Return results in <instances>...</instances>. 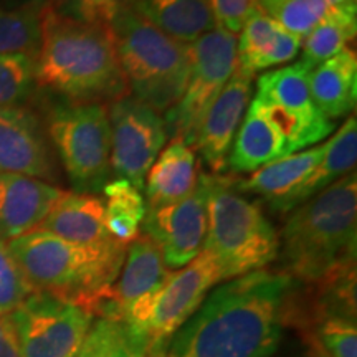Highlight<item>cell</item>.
Masks as SVG:
<instances>
[{
    "label": "cell",
    "mask_w": 357,
    "mask_h": 357,
    "mask_svg": "<svg viewBox=\"0 0 357 357\" xmlns=\"http://www.w3.org/2000/svg\"><path fill=\"white\" fill-rule=\"evenodd\" d=\"M35 84V56H0V108L19 106Z\"/></svg>",
    "instance_id": "4dcf8cb0"
},
{
    "label": "cell",
    "mask_w": 357,
    "mask_h": 357,
    "mask_svg": "<svg viewBox=\"0 0 357 357\" xmlns=\"http://www.w3.org/2000/svg\"><path fill=\"white\" fill-rule=\"evenodd\" d=\"M314 342L329 357H357L356 319L346 316L318 318Z\"/></svg>",
    "instance_id": "1f68e13d"
},
{
    "label": "cell",
    "mask_w": 357,
    "mask_h": 357,
    "mask_svg": "<svg viewBox=\"0 0 357 357\" xmlns=\"http://www.w3.org/2000/svg\"><path fill=\"white\" fill-rule=\"evenodd\" d=\"M29 294H32V289L8 252L7 243L0 240V312L10 314Z\"/></svg>",
    "instance_id": "d6a6232c"
},
{
    "label": "cell",
    "mask_w": 357,
    "mask_h": 357,
    "mask_svg": "<svg viewBox=\"0 0 357 357\" xmlns=\"http://www.w3.org/2000/svg\"><path fill=\"white\" fill-rule=\"evenodd\" d=\"M63 190L22 174L0 172V240L37 229Z\"/></svg>",
    "instance_id": "e0dca14e"
},
{
    "label": "cell",
    "mask_w": 357,
    "mask_h": 357,
    "mask_svg": "<svg viewBox=\"0 0 357 357\" xmlns=\"http://www.w3.org/2000/svg\"><path fill=\"white\" fill-rule=\"evenodd\" d=\"M328 3L331 7H337V6H346V3H357V0H328Z\"/></svg>",
    "instance_id": "74e56055"
},
{
    "label": "cell",
    "mask_w": 357,
    "mask_h": 357,
    "mask_svg": "<svg viewBox=\"0 0 357 357\" xmlns=\"http://www.w3.org/2000/svg\"><path fill=\"white\" fill-rule=\"evenodd\" d=\"M310 93L314 106L326 118L337 119L356 108L357 56L354 50H342L311 70Z\"/></svg>",
    "instance_id": "7402d4cb"
},
{
    "label": "cell",
    "mask_w": 357,
    "mask_h": 357,
    "mask_svg": "<svg viewBox=\"0 0 357 357\" xmlns=\"http://www.w3.org/2000/svg\"><path fill=\"white\" fill-rule=\"evenodd\" d=\"M22 357H75L95 316L48 293H32L10 314Z\"/></svg>",
    "instance_id": "30bf717a"
},
{
    "label": "cell",
    "mask_w": 357,
    "mask_h": 357,
    "mask_svg": "<svg viewBox=\"0 0 357 357\" xmlns=\"http://www.w3.org/2000/svg\"><path fill=\"white\" fill-rule=\"evenodd\" d=\"M37 230L79 247H102L116 242L105 225V200L95 194L63 192Z\"/></svg>",
    "instance_id": "ac0fdd59"
},
{
    "label": "cell",
    "mask_w": 357,
    "mask_h": 357,
    "mask_svg": "<svg viewBox=\"0 0 357 357\" xmlns=\"http://www.w3.org/2000/svg\"><path fill=\"white\" fill-rule=\"evenodd\" d=\"M207 200L208 174L200 172L190 195L146 212L142 231L158 245L169 270H181L204 250L208 220Z\"/></svg>",
    "instance_id": "7c38bea8"
},
{
    "label": "cell",
    "mask_w": 357,
    "mask_h": 357,
    "mask_svg": "<svg viewBox=\"0 0 357 357\" xmlns=\"http://www.w3.org/2000/svg\"><path fill=\"white\" fill-rule=\"evenodd\" d=\"M0 172L55 177V162L38 118L24 106L0 108Z\"/></svg>",
    "instance_id": "5bb4252c"
},
{
    "label": "cell",
    "mask_w": 357,
    "mask_h": 357,
    "mask_svg": "<svg viewBox=\"0 0 357 357\" xmlns=\"http://www.w3.org/2000/svg\"><path fill=\"white\" fill-rule=\"evenodd\" d=\"M357 160V121L354 116L347 118L344 124L334 132L324 144V153L314 172L307 177L301 190L300 202L305 204L321 190L356 171ZM300 204V205H301Z\"/></svg>",
    "instance_id": "cb8c5ba5"
},
{
    "label": "cell",
    "mask_w": 357,
    "mask_h": 357,
    "mask_svg": "<svg viewBox=\"0 0 357 357\" xmlns=\"http://www.w3.org/2000/svg\"><path fill=\"white\" fill-rule=\"evenodd\" d=\"M0 357H22L19 337L13 326L8 331L0 334Z\"/></svg>",
    "instance_id": "d590c367"
},
{
    "label": "cell",
    "mask_w": 357,
    "mask_h": 357,
    "mask_svg": "<svg viewBox=\"0 0 357 357\" xmlns=\"http://www.w3.org/2000/svg\"><path fill=\"white\" fill-rule=\"evenodd\" d=\"M357 3L333 7L326 19L316 25L301 43V63L312 70L323 61L346 50L357 32Z\"/></svg>",
    "instance_id": "d4e9b609"
},
{
    "label": "cell",
    "mask_w": 357,
    "mask_h": 357,
    "mask_svg": "<svg viewBox=\"0 0 357 357\" xmlns=\"http://www.w3.org/2000/svg\"><path fill=\"white\" fill-rule=\"evenodd\" d=\"M311 68L301 61L265 71L257 79V98L298 113L318 109L310 93Z\"/></svg>",
    "instance_id": "4316f807"
},
{
    "label": "cell",
    "mask_w": 357,
    "mask_h": 357,
    "mask_svg": "<svg viewBox=\"0 0 357 357\" xmlns=\"http://www.w3.org/2000/svg\"><path fill=\"white\" fill-rule=\"evenodd\" d=\"M294 280L258 270L207 294L169 342L166 357H271L291 318Z\"/></svg>",
    "instance_id": "6da1fadb"
},
{
    "label": "cell",
    "mask_w": 357,
    "mask_h": 357,
    "mask_svg": "<svg viewBox=\"0 0 357 357\" xmlns=\"http://www.w3.org/2000/svg\"><path fill=\"white\" fill-rule=\"evenodd\" d=\"M108 119L111 172L141 190L147 171L166 146V118L137 98L124 95L109 102Z\"/></svg>",
    "instance_id": "8fae6325"
},
{
    "label": "cell",
    "mask_w": 357,
    "mask_h": 357,
    "mask_svg": "<svg viewBox=\"0 0 357 357\" xmlns=\"http://www.w3.org/2000/svg\"><path fill=\"white\" fill-rule=\"evenodd\" d=\"M220 281V266L207 250H202L189 265L176 273L172 271L158 291L134 301L119 321L144 357H166L174 334L194 316Z\"/></svg>",
    "instance_id": "52a82bcc"
},
{
    "label": "cell",
    "mask_w": 357,
    "mask_h": 357,
    "mask_svg": "<svg viewBox=\"0 0 357 357\" xmlns=\"http://www.w3.org/2000/svg\"><path fill=\"white\" fill-rule=\"evenodd\" d=\"M17 2H20V6H25V3H43L47 0H17Z\"/></svg>",
    "instance_id": "f35d334b"
},
{
    "label": "cell",
    "mask_w": 357,
    "mask_h": 357,
    "mask_svg": "<svg viewBox=\"0 0 357 357\" xmlns=\"http://www.w3.org/2000/svg\"><path fill=\"white\" fill-rule=\"evenodd\" d=\"M356 171L293 208L280 236L287 275L314 284L356 263Z\"/></svg>",
    "instance_id": "3957f363"
},
{
    "label": "cell",
    "mask_w": 357,
    "mask_h": 357,
    "mask_svg": "<svg viewBox=\"0 0 357 357\" xmlns=\"http://www.w3.org/2000/svg\"><path fill=\"white\" fill-rule=\"evenodd\" d=\"M109 30L129 95L159 113H169L185 91L189 45L160 32L121 3Z\"/></svg>",
    "instance_id": "5b68a950"
},
{
    "label": "cell",
    "mask_w": 357,
    "mask_h": 357,
    "mask_svg": "<svg viewBox=\"0 0 357 357\" xmlns=\"http://www.w3.org/2000/svg\"><path fill=\"white\" fill-rule=\"evenodd\" d=\"M106 195L105 225L116 242L128 245L139 235L146 217V200L141 190L124 178H114L102 187Z\"/></svg>",
    "instance_id": "484cf974"
},
{
    "label": "cell",
    "mask_w": 357,
    "mask_h": 357,
    "mask_svg": "<svg viewBox=\"0 0 357 357\" xmlns=\"http://www.w3.org/2000/svg\"><path fill=\"white\" fill-rule=\"evenodd\" d=\"M217 26L240 33L248 17L258 8V0H205Z\"/></svg>",
    "instance_id": "e575fe53"
},
{
    "label": "cell",
    "mask_w": 357,
    "mask_h": 357,
    "mask_svg": "<svg viewBox=\"0 0 357 357\" xmlns=\"http://www.w3.org/2000/svg\"><path fill=\"white\" fill-rule=\"evenodd\" d=\"M258 7L281 29L301 40L319 25L333 8L328 0H258Z\"/></svg>",
    "instance_id": "f1b7e54d"
},
{
    "label": "cell",
    "mask_w": 357,
    "mask_h": 357,
    "mask_svg": "<svg viewBox=\"0 0 357 357\" xmlns=\"http://www.w3.org/2000/svg\"><path fill=\"white\" fill-rule=\"evenodd\" d=\"M303 40L271 20L257 8L243 25L236 42V70L255 75L296 58Z\"/></svg>",
    "instance_id": "d6986e66"
},
{
    "label": "cell",
    "mask_w": 357,
    "mask_h": 357,
    "mask_svg": "<svg viewBox=\"0 0 357 357\" xmlns=\"http://www.w3.org/2000/svg\"><path fill=\"white\" fill-rule=\"evenodd\" d=\"M42 6L25 3L15 8H0V56L37 55Z\"/></svg>",
    "instance_id": "83f0119b"
},
{
    "label": "cell",
    "mask_w": 357,
    "mask_h": 357,
    "mask_svg": "<svg viewBox=\"0 0 357 357\" xmlns=\"http://www.w3.org/2000/svg\"><path fill=\"white\" fill-rule=\"evenodd\" d=\"M7 248L32 293H48L96 316L121 271L126 245L79 247L43 230L8 240Z\"/></svg>",
    "instance_id": "277c9868"
},
{
    "label": "cell",
    "mask_w": 357,
    "mask_h": 357,
    "mask_svg": "<svg viewBox=\"0 0 357 357\" xmlns=\"http://www.w3.org/2000/svg\"><path fill=\"white\" fill-rule=\"evenodd\" d=\"M48 134L78 194L102 190L111 177V129L102 102H65L52 111Z\"/></svg>",
    "instance_id": "ba28073f"
},
{
    "label": "cell",
    "mask_w": 357,
    "mask_h": 357,
    "mask_svg": "<svg viewBox=\"0 0 357 357\" xmlns=\"http://www.w3.org/2000/svg\"><path fill=\"white\" fill-rule=\"evenodd\" d=\"M50 6L71 19L108 26L119 8V0H47Z\"/></svg>",
    "instance_id": "836d02e7"
},
{
    "label": "cell",
    "mask_w": 357,
    "mask_h": 357,
    "mask_svg": "<svg viewBox=\"0 0 357 357\" xmlns=\"http://www.w3.org/2000/svg\"><path fill=\"white\" fill-rule=\"evenodd\" d=\"M252 75L235 68L229 83L223 86L200 123L194 147L199 149L202 160L213 174L227 167L235 134L252 100Z\"/></svg>",
    "instance_id": "4fadbf2b"
},
{
    "label": "cell",
    "mask_w": 357,
    "mask_h": 357,
    "mask_svg": "<svg viewBox=\"0 0 357 357\" xmlns=\"http://www.w3.org/2000/svg\"><path fill=\"white\" fill-rule=\"evenodd\" d=\"M195 151L181 139H172L159 153L146 174V208L162 207L192 194L199 182Z\"/></svg>",
    "instance_id": "ffe728a7"
},
{
    "label": "cell",
    "mask_w": 357,
    "mask_h": 357,
    "mask_svg": "<svg viewBox=\"0 0 357 357\" xmlns=\"http://www.w3.org/2000/svg\"><path fill=\"white\" fill-rule=\"evenodd\" d=\"M12 328V321H10V316L8 314H2L0 312V334H3L8 329Z\"/></svg>",
    "instance_id": "8d00e7d4"
},
{
    "label": "cell",
    "mask_w": 357,
    "mask_h": 357,
    "mask_svg": "<svg viewBox=\"0 0 357 357\" xmlns=\"http://www.w3.org/2000/svg\"><path fill=\"white\" fill-rule=\"evenodd\" d=\"M119 3L185 45L217 26L205 0H119Z\"/></svg>",
    "instance_id": "44dd1931"
},
{
    "label": "cell",
    "mask_w": 357,
    "mask_h": 357,
    "mask_svg": "<svg viewBox=\"0 0 357 357\" xmlns=\"http://www.w3.org/2000/svg\"><path fill=\"white\" fill-rule=\"evenodd\" d=\"M289 154L291 149L287 139L270 119L250 102L247 114L235 134L227 167L238 174L255 172L271 160Z\"/></svg>",
    "instance_id": "603a6c76"
},
{
    "label": "cell",
    "mask_w": 357,
    "mask_h": 357,
    "mask_svg": "<svg viewBox=\"0 0 357 357\" xmlns=\"http://www.w3.org/2000/svg\"><path fill=\"white\" fill-rule=\"evenodd\" d=\"M324 153V144L310 147L284 158L271 160L266 166L252 172L243 181L235 182L242 194L258 195L271 211L288 213L300 205L301 190L307 177L314 172Z\"/></svg>",
    "instance_id": "2e32d148"
},
{
    "label": "cell",
    "mask_w": 357,
    "mask_h": 357,
    "mask_svg": "<svg viewBox=\"0 0 357 357\" xmlns=\"http://www.w3.org/2000/svg\"><path fill=\"white\" fill-rule=\"evenodd\" d=\"M238 35L215 26L189 43L190 71L184 95L169 111L166 124L172 139H181L194 149L195 137L205 113L229 83L236 68Z\"/></svg>",
    "instance_id": "9c48e42d"
},
{
    "label": "cell",
    "mask_w": 357,
    "mask_h": 357,
    "mask_svg": "<svg viewBox=\"0 0 357 357\" xmlns=\"http://www.w3.org/2000/svg\"><path fill=\"white\" fill-rule=\"evenodd\" d=\"M75 357H144L119 319L93 321Z\"/></svg>",
    "instance_id": "f546056e"
},
{
    "label": "cell",
    "mask_w": 357,
    "mask_h": 357,
    "mask_svg": "<svg viewBox=\"0 0 357 357\" xmlns=\"http://www.w3.org/2000/svg\"><path fill=\"white\" fill-rule=\"evenodd\" d=\"M207 217L204 250L215 258L223 281L263 270L278 257L280 235L234 178L208 174Z\"/></svg>",
    "instance_id": "8992f818"
},
{
    "label": "cell",
    "mask_w": 357,
    "mask_h": 357,
    "mask_svg": "<svg viewBox=\"0 0 357 357\" xmlns=\"http://www.w3.org/2000/svg\"><path fill=\"white\" fill-rule=\"evenodd\" d=\"M171 273L158 245L147 235L139 234L128 243L126 258L119 276L98 307L96 314L101 318L119 319L134 301L158 291Z\"/></svg>",
    "instance_id": "9a60e30c"
},
{
    "label": "cell",
    "mask_w": 357,
    "mask_h": 357,
    "mask_svg": "<svg viewBox=\"0 0 357 357\" xmlns=\"http://www.w3.org/2000/svg\"><path fill=\"white\" fill-rule=\"evenodd\" d=\"M35 84L73 102L114 101L129 95L109 25L71 19L43 2Z\"/></svg>",
    "instance_id": "7a4b0ae2"
}]
</instances>
